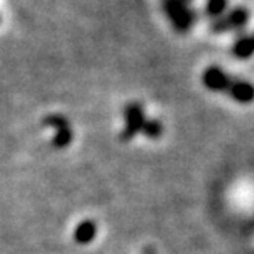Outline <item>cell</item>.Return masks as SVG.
<instances>
[{
	"instance_id": "1",
	"label": "cell",
	"mask_w": 254,
	"mask_h": 254,
	"mask_svg": "<svg viewBox=\"0 0 254 254\" xmlns=\"http://www.w3.org/2000/svg\"><path fill=\"white\" fill-rule=\"evenodd\" d=\"M250 10L243 5L230 8V12L225 15L211 20L210 23V32L215 35H223L228 32H243L246 28V25L250 23Z\"/></svg>"
},
{
	"instance_id": "2",
	"label": "cell",
	"mask_w": 254,
	"mask_h": 254,
	"mask_svg": "<svg viewBox=\"0 0 254 254\" xmlns=\"http://www.w3.org/2000/svg\"><path fill=\"white\" fill-rule=\"evenodd\" d=\"M124 119H126V126L124 129L121 130V140H132L134 137L142 132V127L145 124V113H144V106L140 103H129L123 109Z\"/></svg>"
},
{
	"instance_id": "3",
	"label": "cell",
	"mask_w": 254,
	"mask_h": 254,
	"mask_svg": "<svg viewBox=\"0 0 254 254\" xmlns=\"http://www.w3.org/2000/svg\"><path fill=\"white\" fill-rule=\"evenodd\" d=\"M43 123L48 127L55 129V137H53V145L55 147H68L73 140V129L68 123V119L63 118L60 114H50L43 119Z\"/></svg>"
},
{
	"instance_id": "4",
	"label": "cell",
	"mask_w": 254,
	"mask_h": 254,
	"mask_svg": "<svg viewBox=\"0 0 254 254\" xmlns=\"http://www.w3.org/2000/svg\"><path fill=\"white\" fill-rule=\"evenodd\" d=\"M231 74H228L221 66H208L201 74V83L213 93H226Z\"/></svg>"
},
{
	"instance_id": "5",
	"label": "cell",
	"mask_w": 254,
	"mask_h": 254,
	"mask_svg": "<svg viewBox=\"0 0 254 254\" xmlns=\"http://www.w3.org/2000/svg\"><path fill=\"white\" fill-rule=\"evenodd\" d=\"M225 94L230 96V99L236 101L240 104H251L254 103V84L248 79L231 76Z\"/></svg>"
},
{
	"instance_id": "6",
	"label": "cell",
	"mask_w": 254,
	"mask_h": 254,
	"mask_svg": "<svg viewBox=\"0 0 254 254\" xmlns=\"http://www.w3.org/2000/svg\"><path fill=\"white\" fill-rule=\"evenodd\" d=\"M167 17H169V20L172 22V27H174L177 33H189L198 22L200 13L193 7H182V8L174 10V12H170Z\"/></svg>"
},
{
	"instance_id": "7",
	"label": "cell",
	"mask_w": 254,
	"mask_h": 254,
	"mask_svg": "<svg viewBox=\"0 0 254 254\" xmlns=\"http://www.w3.org/2000/svg\"><path fill=\"white\" fill-rule=\"evenodd\" d=\"M231 53L238 60H250L254 55V32L251 35H240L233 45Z\"/></svg>"
},
{
	"instance_id": "8",
	"label": "cell",
	"mask_w": 254,
	"mask_h": 254,
	"mask_svg": "<svg viewBox=\"0 0 254 254\" xmlns=\"http://www.w3.org/2000/svg\"><path fill=\"white\" fill-rule=\"evenodd\" d=\"M228 7H230V0H206L203 15L215 20L218 17H221V15H225L228 12Z\"/></svg>"
},
{
	"instance_id": "9",
	"label": "cell",
	"mask_w": 254,
	"mask_h": 254,
	"mask_svg": "<svg viewBox=\"0 0 254 254\" xmlns=\"http://www.w3.org/2000/svg\"><path fill=\"white\" fill-rule=\"evenodd\" d=\"M142 134H144L147 139H159V137L164 134V124L160 123L159 119H147L144 127H142Z\"/></svg>"
},
{
	"instance_id": "10",
	"label": "cell",
	"mask_w": 254,
	"mask_h": 254,
	"mask_svg": "<svg viewBox=\"0 0 254 254\" xmlns=\"http://www.w3.org/2000/svg\"><path fill=\"white\" fill-rule=\"evenodd\" d=\"M94 236H96V226L89 221L81 223L79 228L76 230V240L79 243H89Z\"/></svg>"
},
{
	"instance_id": "11",
	"label": "cell",
	"mask_w": 254,
	"mask_h": 254,
	"mask_svg": "<svg viewBox=\"0 0 254 254\" xmlns=\"http://www.w3.org/2000/svg\"><path fill=\"white\" fill-rule=\"evenodd\" d=\"M182 3H185V5H191L193 2H195V0H180Z\"/></svg>"
}]
</instances>
